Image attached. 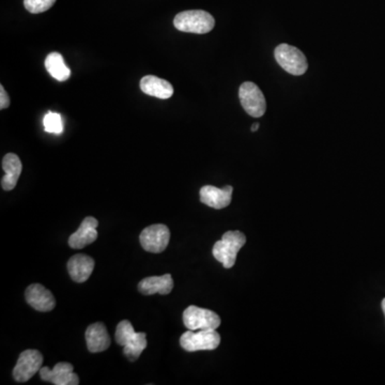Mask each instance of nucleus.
Instances as JSON below:
<instances>
[{
    "mask_svg": "<svg viewBox=\"0 0 385 385\" xmlns=\"http://www.w3.org/2000/svg\"><path fill=\"white\" fill-rule=\"evenodd\" d=\"M116 342L123 347V354L131 360H137L147 347L146 333H136L128 320H122L116 330Z\"/></svg>",
    "mask_w": 385,
    "mask_h": 385,
    "instance_id": "f257e3e1",
    "label": "nucleus"
},
{
    "mask_svg": "<svg viewBox=\"0 0 385 385\" xmlns=\"http://www.w3.org/2000/svg\"><path fill=\"white\" fill-rule=\"evenodd\" d=\"M245 243L246 237L241 231H227L219 241L214 244L212 254L224 268L230 269L236 264L238 252Z\"/></svg>",
    "mask_w": 385,
    "mask_h": 385,
    "instance_id": "f03ea898",
    "label": "nucleus"
},
{
    "mask_svg": "<svg viewBox=\"0 0 385 385\" xmlns=\"http://www.w3.org/2000/svg\"><path fill=\"white\" fill-rule=\"evenodd\" d=\"M174 25L180 32L205 34L213 29L215 20L203 10H189L177 14Z\"/></svg>",
    "mask_w": 385,
    "mask_h": 385,
    "instance_id": "7ed1b4c3",
    "label": "nucleus"
},
{
    "mask_svg": "<svg viewBox=\"0 0 385 385\" xmlns=\"http://www.w3.org/2000/svg\"><path fill=\"white\" fill-rule=\"evenodd\" d=\"M221 344V335L217 330L189 331L182 334L180 345L185 351L196 352L201 350H215Z\"/></svg>",
    "mask_w": 385,
    "mask_h": 385,
    "instance_id": "20e7f679",
    "label": "nucleus"
},
{
    "mask_svg": "<svg viewBox=\"0 0 385 385\" xmlns=\"http://www.w3.org/2000/svg\"><path fill=\"white\" fill-rule=\"evenodd\" d=\"M275 59L286 72L299 76L307 71L306 57L299 48L289 44H281L275 48Z\"/></svg>",
    "mask_w": 385,
    "mask_h": 385,
    "instance_id": "39448f33",
    "label": "nucleus"
},
{
    "mask_svg": "<svg viewBox=\"0 0 385 385\" xmlns=\"http://www.w3.org/2000/svg\"><path fill=\"white\" fill-rule=\"evenodd\" d=\"M183 323L191 331L217 330L221 325V318L210 309L191 305L183 313Z\"/></svg>",
    "mask_w": 385,
    "mask_h": 385,
    "instance_id": "423d86ee",
    "label": "nucleus"
},
{
    "mask_svg": "<svg viewBox=\"0 0 385 385\" xmlns=\"http://www.w3.org/2000/svg\"><path fill=\"white\" fill-rule=\"evenodd\" d=\"M239 99L244 111L254 118L262 117L266 111V102L259 87L252 81L242 83Z\"/></svg>",
    "mask_w": 385,
    "mask_h": 385,
    "instance_id": "0eeeda50",
    "label": "nucleus"
},
{
    "mask_svg": "<svg viewBox=\"0 0 385 385\" xmlns=\"http://www.w3.org/2000/svg\"><path fill=\"white\" fill-rule=\"evenodd\" d=\"M140 240L144 250L158 254L164 252L168 246L170 231L167 226L156 224L144 228L140 234Z\"/></svg>",
    "mask_w": 385,
    "mask_h": 385,
    "instance_id": "6e6552de",
    "label": "nucleus"
},
{
    "mask_svg": "<svg viewBox=\"0 0 385 385\" xmlns=\"http://www.w3.org/2000/svg\"><path fill=\"white\" fill-rule=\"evenodd\" d=\"M43 356L38 350H25L20 353L13 370L14 380L27 382L36 372H40Z\"/></svg>",
    "mask_w": 385,
    "mask_h": 385,
    "instance_id": "1a4fd4ad",
    "label": "nucleus"
},
{
    "mask_svg": "<svg viewBox=\"0 0 385 385\" xmlns=\"http://www.w3.org/2000/svg\"><path fill=\"white\" fill-rule=\"evenodd\" d=\"M41 379L56 385H77L79 378L74 374V367L70 363L60 362L55 365L54 370L42 367L40 370Z\"/></svg>",
    "mask_w": 385,
    "mask_h": 385,
    "instance_id": "9d476101",
    "label": "nucleus"
},
{
    "mask_svg": "<svg viewBox=\"0 0 385 385\" xmlns=\"http://www.w3.org/2000/svg\"><path fill=\"white\" fill-rule=\"evenodd\" d=\"M25 297L28 304L38 311H50L56 306V299L53 293L40 284L27 287Z\"/></svg>",
    "mask_w": 385,
    "mask_h": 385,
    "instance_id": "9b49d317",
    "label": "nucleus"
},
{
    "mask_svg": "<svg viewBox=\"0 0 385 385\" xmlns=\"http://www.w3.org/2000/svg\"><path fill=\"white\" fill-rule=\"evenodd\" d=\"M99 222L93 217H87L79 226V230L71 234L69 245L74 250H81L85 246L93 243L97 239V228Z\"/></svg>",
    "mask_w": 385,
    "mask_h": 385,
    "instance_id": "f8f14e48",
    "label": "nucleus"
},
{
    "mask_svg": "<svg viewBox=\"0 0 385 385\" xmlns=\"http://www.w3.org/2000/svg\"><path fill=\"white\" fill-rule=\"evenodd\" d=\"M234 187L227 185L224 189L205 185L201 189V201L208 207L221 210L228 207L231 203Z\"/></svg>",
    "mask_w": 385,
    "mask_h": 385,
    "instance_id": "ddd939ff",
    "label": "nucleus"
},
{
    "mask_svg": "<svg viewBox=\"0 0 385 385\" xmlns=\"http://www.w3.org/2000/svg\"><path fill=\"white\" fill-rule=\"evenodd\" d=\"M95 260L87 255L77 254L68 262V272L71 278L76 283H85L93 274Z\"/></svg>",
    "mask_w": 385,
    "mask_h": 385,
    "instance_id": "4468645a",
    "label": "nucleus"
},
{
    "mask_svg": "<svg viewBox=\"0 0 385 385\" xmlns=\"http://www.w3.org/2000/svg\"><path fill=\"white\" fill-rule=\"evenodd\" d=\"M85 337L87 348L93 353L105 351L111 346V338L105 325L102 323L89 325L88 329L86 330Z\"/></svg>",
    "mask_w": 385,
    "mask_h": 385,
    "instance_id": "2eb2a0df",
    "label": "nucleus"
},
{
    "mask_svg": "<svg viewBox=\"0 0 385 385\" xmlns=\"http://www.w3.org/2000/svg\"><path fill=\"white\" fill-rule=\"evenodd\" d=\"M140 89L146 95L158 99H169L174 95V87L169 81L154 75L142 77L140 81Z\"/></svg>",
    "mask_w": 385,
    "mask_h": 385,
    "instance_id": "dca6fc26",
    "label": "nucleus"
},
{
    "mask_svg": "<svg viewBox=\"0 0 385 385\" xmlns=\"http://www.w3.org/2000/svg\"><path fill=\"white\" fill-rule=\"evenodd\" d=\"M173 288H174V280L170 274L146 277L138 284V290L144 295H152L156 293L168 295Z\"/></svg>",
    "mask_w": 385,
    "mask_h": 385,
    "instance_id": "f3484780",
    "label": "nucleus"
},
{
    "mask_svg": "<svg viewBox=\"0 0 385 385\" xmlns=\"http://www.w3.org/2000/svg\"><path fill=\"white\" fill-rule=\"evenodd\" d=\"M3 169L6 175L1 179V187L5 191H12L18 184L23 165L16 154H8L3 158Z\"/></svg>",
    "mask_w": 385,
    "mask_h": 385,
    "instance_id": "a211bd4d",
    "label": "nucleus"
},
{
    "mask_svg": "<svg viewBox=\"0 0 385 385\" xmlns=\"http://www.w3.org/2000/svg\"><path fill=\"white\" fill-rule=\"evenodd\" d=\"M46 68L50 76L59 81H65L71 76V70L59 53H50L46 59Z\"/></svg>",
    "mask_w": 385,
    "mask_h": 385,
    "instance_id": "6ab92c4d",
    "label": "nucleus"
},
{
    "mask_svg": "<svg viewBox=\"0 0 385 385\" xmlns=\"http://www.w3.org/2000/svg\"><path fill=\"white\" fill-rule=\"evenodd\" d=\"M43 124L48 133L61 134L63 132L62 118L59 114L48 112L43 120Z\"/></svg>",
    "mask_w": 385,
    "mask_h": 385,
    "instance_id": "aec40b11",
    "label": "nucleus"
},
{
    "mask_svg": "<svg viewBox=\"0 0 385 385\" xmlns=\"http://www.w3.org/2000/svg\"><path fill=\"white\" fill-rule=\"evenodd\" d=\"M56 3V0H24V6L30 13L39 14L48 11Z\"/></svg>",
    "mask_w": 385,
    "mask_h": 385,
    "instance_id": "412c9836",
    "label": "nucleus"
},
{
    "mask_svg": "<svg viewBox=\"0 0 385 385\" xmlns=\"http://www.w3.org/2000/svg\"><path fill=\"white\" fill-rule=\"evenodd\" d=\"M10 97L7 91L4 88V86H0V109H6L9 107Z\"/></svg>",
    "mask_w": 385,
    "mask_h": 385,
    "instance_id": "4be33fe9",
    "label": "nucleus"
},
{
    "mask_svg": "<svg viewBox=\"0 0 385 385\" xmlns=\"http://www.w3.org/2000/svg\"><path fill=\"white\" fill-rule=\"evenodd\" d=\"M258 128H259V123H255L254 126H252V132H256L257 130H258Z\"/></svg>",
    "mask_w": 385,
    "mask_h": 385,
    "instance_id": "5701e85b",
    "label": "nucleus"
},
{
    "mask_svg": "<svg viewBox=\"0 0 385 385\" xmlns=\"http://www.w3.org/2000/svg\"><path fill=\"white\" fill-rule=\"evenodd\" d=\"M382 309H383V313H384V315H385V299H383L382 301Z\"/></svg>",
    "mask_w": 385,
    "mask_h": 385,
    "instance_id": "b1692460",
    "label": "nucleus"
}]
</instances>
